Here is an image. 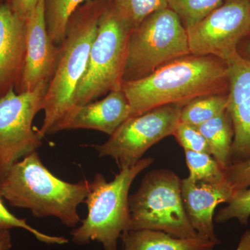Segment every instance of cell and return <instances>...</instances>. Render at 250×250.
<instances>
[{
    "instance_id": "obj_1",
    "label": "cell",
    "mask_w": 250,
    "mask_h": 250,
    "mask_svg": "<svg viewBox=\"0 0 250 250\" xmlns=\"http://www.w3.org/2000/svg\"><path fill=\"white\" fill-rule=\"evenodd\" d=\"M229 85L226 62L213 56L190 54L145 78L123 82L122 89L129 103L131 118L164 105H185L205 95H228Z\"/></svg>"
},
{
    "instance_id": "obj_2",
    "label": "cell",
    "mask_w": 250,
    "mask_h": 250,
    "mask_svg": "<svg viewBox=\"0 0 250 250\" xmlns=\"http://www.w3.org/2000/svg\"><path fill=\"white\" fill-rule=\"evenodd\" d=\"M90 187L87 179L72 184L59 179L35 151L11 166L0 181V196L11 207L30 210L36 218L56 217L75 228L81 221L77 208L85 202Z\"/></svg>"
},
{
    "instance_id": "obj_3",
    "label": "cell",
    "mask_w": 250,
    "mask_h": 250,
    "mask_svg": "<svg viewBox=\"0 0 250 250\" xmlns=\"http://www.w3.org/2000/svg\"><path fill=\"white\" fill-rule=\"evenodd\" d=\"M106 4L103 0L88 1L79 7L69 21L66 34L59 45L57 67L41 106L45 117L37 132L42 139L50 134L72 107L77 86L86 70L99 20Z\"/></svg>"
},
{
    "instance_id": "obj_4",
    "label": "cell",
    "mask_w": 250,
    "mask_h": 250,
    "mask_svg": "<svg viewBox=\"0 0 250 250\" xmlns=\"http://www.w3.org/2000/svg\"><path fill=\"white\" fill-rule=\"evenodd\" d=\"M153 161L152 158H143L134 166L122 167L109 182L103 174H95L84 202L88 215L70 233L72 241L80 245L96 241L104 250H118V239L129 228L130 187Z\"/></svg>"
},
{
    "instance_id": "obj_5",
    "label": "cell",
    "mask_w": 250,
    "mask_h": 250,
    "mask_svg": "<svg viewBox=\"0 0 250 250\" xmlns=\"http://www.w3.org/2000/svg\"><path fill=\"white\" fill-rule=\"evenodd\" d=\"M132 31L111 3L106 4L99 20L86 70L77 86L72 108L121 89Z\"/></svg>"
},
{
    "instance_id": "obj_6",
    "label": "cell",
    "mask_w": 250,
    "mask_h": 250,
    "mask_svg": "<svg viewBox=\"0 0 250 250\" xmlns=\"http://www.w3.org/2000/svg\"><path fill=\"white\" fill-rule=\"evenodd\" d=\"M182 180L166 169L148 172L137 191L129 196L128 230H156L179 238L198 236L184 208Z\"/></svg>"
},
{
    "instance_id": "obj_7",
    "label": "cell",
    "mask_w": 250,
    "mask_h": 250,
    "mask_svg": "<svg viewBox=\"0 0 250 250\" xmlns=\"http://www.w3.org/2000/svg\"><path fill=\"white\" fill-rule=\"evenodd\" d=\"M189 54L187 31L178 16L168 7L159 10L131 31L123 82L145 78Z\"/></svg>"
},
{
    "instance_id": "obj_8",
    "label": "cell",
    "mask_w": 250,
    "mask_h": 250,
    "mask_svg": "<svg viewBox=\"0 0 250 250\" xmlns=\"http://www.w3.org/2000/svg\"><path fill=\"white\" fill-rule=\"evenodd\" d=\"M48 85L43 82L25 93L12 90L0 98V181L15 163L42 146L33 121L41 111Z\"/></svg>"
},
{
    "instance_id": "obj_9",
    "label": "cell",
    "mask_w": 250,
    "mask_h": 250,
    "mask_svg": "<svg viewBox=\"0 0 250 250\" xmlns=\"http://www.w3.org/2000/svg\"><path fill=\"white\" fill-rule=\"evenodd\" d=\"M184 104H171L126 120L106 143L91 146L100 157L109 156L120 167L132 166L149 148L173 135Z\"/></svg>"
},
{
    "instance_id": "obj_10",
    "label": "cell",
    "mask_w": 250,
    "mask_h": 250,
    "mask_svg": "<svg viewBox=\"0 0 250 250\" xmlns=\"http://www.w3.org/2000/svg\"><path fill=\"white\" fill-rule=\"evenodd\" d=\"M190 54L226 62L250 33V0H225L196 25L187 29Z\"/></svg>"
},
{
    "instance_id": "obj_11",
    "label": "cell",
    "mask_w": 250,
    "mask_h": 250,
    "mask_svg": "<svg viewBox=\"0 0 250 250\" xmlns=\"http://www.w3.org/2000/svg\"><path fill=\"white\" fill-rule=\"evenodd\" d=\"M59 53L47 32L45 0H39L27 20L26 54L22 77L15 91H33L43 82L49 83L53 77Z\"/></svg>"
},
{
    "instance_id": "obj_12",
    "label": "cell",
    "mask_w": 250,
    "mask_h": 250,
    "mask_svg": "<svg viewBox=\"0 0 250 250\" xmlns=\"http://www.w3.org/2000/svg\"><path fill=\"white\" fill-rule=\"evenodd\" d=\"M228 110L233 128L232 164L250 159V61L236 54L226 62Z\"/></svg>"
},
{
    "instance_id": "obj_13",
    "label": "cell",
    "mask_w": 250,
    "mask_h": 250,
    "mask_svg": "<svg viewBox=\"0 0 250 250\" xmlns=\"http://www.w3.org/2000/svg\"><path fill=\"white\" fill-rule=\"evenodd\" d=\"M131 107L123 89L113 90L106 98L77 106L51 130L50 134L63 130L93 129L113 134L130 116Z\"/></svg>"
},
{
    "instance_id": "obj_14",
    "label": "cell",
    "mask_w": 250,
    "mask_h": 250,
    "mask_svg": "<svg viewBox=\"0 0 250 250\" xmlns=\"http://www.w3.org/2000/svg\"><path fill=\"white\" fill-rule=\"evenodd\" d=\"M181 190L188 218L198 236L220 244L213 225L215 209L231 200L235 192L232 188L227 181L211 184L194 182L188 177L182 179Z\"/></svg>"
},
{
    "instance_id": "obj_15",
    "label": "cell",
    "mask_w": 250,
    "mask_h": 250,
    "mask_svg": "<svg viewBox=\"0 0 250 250\" xmlns=\"http://www.w3.org/2000/svg\"><path fill=\"white\" fill-rule=\"evenodd\" d=\"M27 21L7 1L0 4V98L17 88L24 69Z\"/></svg>"
},
{
    "instance_id": "obj_16",
    "label": "cell",
    "mask_w": 250,
    "mask_h": 250,
    "mask_svg": "<svg viewBox=\"0 0 250 250\" xmlns=\"http://www.w3.org/2000/svg\"><path fill=\"white\" fill-rule=\"evenodd\" d=\"M121 238L123 250H214L218 246L200 236L179 238L151 229L128 230Z\"/></svg>"
},
{
    "instance_id": "obj_17",
    "label": "cell",
    "mask_w": 250,
    "mask_h": 250,
    "mask_svg": "<svg viewBox=\"0 0 250 250\" xmlns=\"http://www.w3.org/2000/svg\"><path fill=\"white\" fill-rule=\"evenodd\" d=\"M209 146L210 154L223 170L232 164L233 128L228 110L197 126Z\"/></svg>"
},
{
    "instance_id": "obj_18",
    "label": "cell",
    "mask_w": 250,
    "mask_h": 250,
    "mask_svg": "<svg viewBox=\"0 0 250 250\" xmlns=\"http://www.w3.org/2000/svg\"><path fill=\"white\" fill-rule=\"evenodd\" d=\"M228 95L216 94L194 99L184 105L181 123L199 126L218 116L228 107Z\"/></svg>"
},
{
    "instance_id": "obj_19",
    "label": "cell",
    "mask_w": 250,
    "mask_h": 250,
    "mask_svg": "<svg viewBox=\"0 0 250 250\" xmlns=\"http://www.w3.org/2000/svg\"><path fill=\"white\" fill-rule=\"evenodd\" d=\"M85 1L88 0H45L46 25L54 45L62 43L70 18Z\"/></svg>"
},
{
    "instance_id": "obj_20",
    "label": "cell",
    "mask_w": 250,
    "mask_h": 250,
    "mask_svg": "<svg viewBox=\"0 0 250 250\" xmlns=\"http://www.w3.org/2000/svg\"><path fill=\"white\" fill-rule=\"evenodd\" d=\"M184 152L189 170L188 177L192 181L211 184L226 182L223 169L210 154L190 150Z\"/></svg>"
},
{
    "instance_id": "obj_21",
    "label": "cell",
    "mask_w": 250,
    "mask_h": 250,
    "mask_svg": "<svg viewBox=\"0 0 250 250\" xmlns=\"http://www.w3.org/2000/svg\"><path fill=\"white\" fill-rule=\"evenodd\" d=\"M169 9L178 16L186 29L196 25L225 0H167Z\"/></svg>"
},
{
    "instance_id": "obj_22",
    "label": "cell",
    "mask_w": 250,
    "mask_h": 250,
    "mask_svg": "<svg viewBox=\"0 0 250 250\" xmlns=\"http://www.w3.org/2000/svg\"><path fill=\"white\" fill-rule=\"evenodd\" d=\"M111 4L133 30L151 14L168 7L167 0H111Z\"/></svg>"
},
{
    "instance_id": "obj_23",
    "label": "cell",
    "mask_w": 250,
    "mask_h": 250,
    "mask_svg": "<svg viewBox=\"0 0 250 250\" xmlns=\"http://www.w3.org/2000/svg\"><path fill=\"white\" fill-rule=\"evenodd\" d=\"M250 218V187L236 190L228 205L219 210L214 217L215 223L223 224L236 219L242 225H247Z\"/></svg>"
},
{
    "instance_id": "obj_24",
    "label": "cell",
    "mask_w": 250,
    "mask_h": 250,
    "mask_svg": "<svg viewBox=\"0 0 250 250\" xmlns=\"http://www.w3.org/2000/svg\"><path fill=\"white\" fill-rule=\"evenodd\" d=\"M14 228H21L32 233L39 241L47 244L62 245L67 243L68 241L63 237L49 236L38 231L28 225L25 219L18 218L11 213L4 205L3 198L0 196V229H11Z\"/></svg>"
},
{
    "instance_id": "obj_25",
    "label": "cell",
    "mask_w": 250,
    "mask_h": 250,
    "mask_svg": "<svg viewBox=\"0 0 250 250\" xmlns=\"http://www.w3.org/2000/svg\"><path fill=\"white\" fill-rule=\"evenodd\" d=\"M173 136L184 150L210 154L209 146L197 126L179 122Z\"/></svg>"
},
{
    "instance_id": "obj_26",
    "label": "cell",
    "mask_w": 250,
    "mask_h": 250,
    "mask_svg": "<svg viewBox=\"0 0 250 250\" xmlns=\"http://www.w3.org/2000/svg\"><path fill=\"white\" fill-rule=\"evenodd\" d=\"M224 172L234 191L250 187V159L231 164Z\"/></svg>"
},
{
    "instance_id": "obj_27",
    "label": "cell",
    "mask_w": 250,
    "mask_h": 250,
    "mask_svg": "<svg viewBox=\"0 0 250 250\" xmlns=\"http://www.w3.org/2000/svg\"><path fill=\"white\" fill-rule=\"evenodd\" d=\"M13 11L22 21H27L39 0H6Z\"/></svg>"
},
{
    "instance_id": "obj_28",
    "label": "cell",
    "mask_w": 250,
    "mask_h": 250,
    "mask_svg": "<svg viewBox=\"0 0 250 250\" xmlns=\"http://www.w3.org/2000/svg\"><path fill=\"white\" fill-rule=\"evenodd\" d=\"M238 53L243 58L250 61V33L238 44Z\"/></svg>"
},
{
    "instance_id": "obj_29",
    "label": "cell",
    "mask_w": 250,
    "mask_h": 250,
    "mask_svg": "<svg viewBox=\"0 0 250 250\" xmlns=\"http://www.w3.org/2000/svg\"><path fill=\"white\" fill-rule=\"evenodd\" d=\"M12 247L11 233L7 229H0V250H9Z\"/></svg>"
},
{
    "instance_id": "obj_30",
    "label": "cell",
    "mask_w": 250,
    "mask_h": 250,
    "mask_svg": "<svg viewBox=\"0 0 250 250\" xmlns=\"http://www.w3.org/2000/svg\"><path fill=\"white\" fill-rule=\"evenodd\" d=\"M236 250H250V229L247 230L242 235Z\"/></svg>"
},
{
    "instance_id": "obj_31",
    "label": "cell",
    "mask_w": 250,
    "mask_h": 250,
    "mask_svg": "<svg viewBox=\"0 0 250 250\" xmlns=\"http://www.w3.org/2000/svg\"><path fill=\"white\" fill-rule=\"evenodd\" d=\"M6 0H0V4H1V3H3V2H4V1H6Z\"/></svg>"
}]
</instances>
